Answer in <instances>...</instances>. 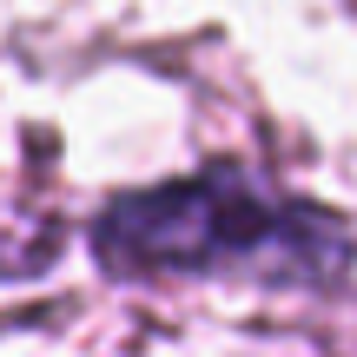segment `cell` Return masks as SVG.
I'll use <instances>...</instances> for the list:
<instances>
[{"label":"cell","mask_w":357,"mask_h":357,"mask_svg":"<svg viewBox=\"0 0 357 357\" xmlns=\"http://www.w3.org/2000/svg\"><path fill=\"white\" fill-rule=\"evenodd\" d=\"M86 245L106 278H218L265 291H337L357 265V231L278 178L218 166L119 192L93 212Z\"/></svg>","instance_id":"1"},{"label":"cell","mask_w":357,"mask_h":357,"mask_svg":"<svg viewBox=\"0 0 357 357\" xmlns=\"http://www.w3.org/2000/svg\"><path fill=\"white\" fill-rule=\"evenodd\" d=\"M47 245H26V252H20V245H7V238H0V278H26V271H40V265H47Z\"/></svg>","instance_id":"2"}]
</instances>
